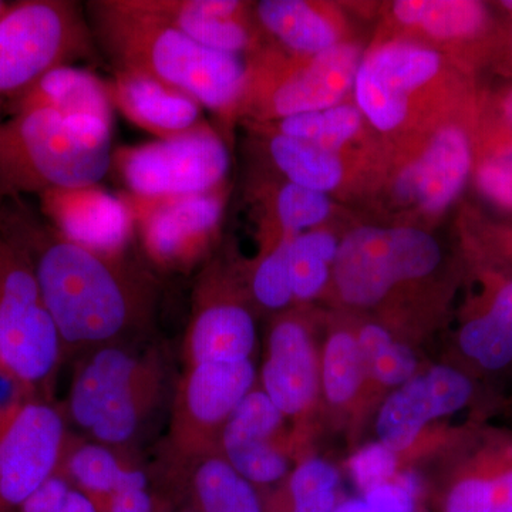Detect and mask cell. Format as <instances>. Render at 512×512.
I'll use <instances>...</instances> for the list:
<instances>
[{"label":"cell","instance_id":"1","mask_svg":"<svg viewBox=\"0 0 512 512\" xmlns=\"http://www.w3.org/2000/svg\"><path fill=\"white\" fill-rule=\"evenodd\" d=\"M0 231L29 259L63 357L146 342L156 281L127 252L106 255L74 244L22 197L0 201Z\"/></svg>","mask_w":512,"mask_h":512},{"label":"cell","instance_id":"2","mask_svg":"<svg viewBox=\"0 0 512 512\" xmlns=\"http://www.w3.org/2000/svg\"><path fill=\"white\" fill-rule=\"evenodd\" d=\"M89 12L117 72L153 77L222 116L244 99L249 73L241 57L200 45L134 0L92 2Z\"/></svg>","mask_w":512,"mask_h":512},{"label":"cell","instance_id":"3","mask_svg":"<svg viewBox=\"0 0 512 512\" xmlns=\"http://www.w3.org/2000/svg\"><path fill=\"white\" fill-rule=\"evenodd\" d=\"M111 128L52 110L0 120V201L99 184L113 165Z\"/></svg>","mask_w":512,"mask_h":512},{"label":"cell","instance_id":"4","mask_svg":"<svg viewBox=\"0 0 512 512\" xmlns=\"http://www.w3.org/2000/svg\"><path fill=\"white\" fill-rule=\"evenodd\" d=\"M168 379L163 353L147 342L94 349L74 369L70 419L89 439L124 450L163 406Z\"/></svg>","mask_w":512,"mask_h":512},{"label":"cell","instance_id":"5","mask_svg":"<svg viewBox=\"0 0 512 512\" xmlns=\"http://www.w3.org/2000/svg\"><path fill=\"white\" fill-rule=\"evenodd\" d=\"M90 49L89 29L76 3L23 0L8 5L0 16V106Z\"/></svg>","mask_w":512,"mask_h":512},{"label":"cell","instance_id":"6","mask_svg":"<svg viewBox=\"0 0 512 512\" xmlns=\"http://www.w3.org/2000/svg\"><path fill=\"white\" fill-rule=\"evenodd\" d=\"M62 359L59 332L32 265L0 231V362L46 399Z\"/></svg>","mask_w":512,"mask_h":512},{"label":"cell","instance_id":"7","mask_svg":"<svg viewBox=\"0 0 512 512\" xmlns=\"http://www.w3.org/2000/svg\"><path fill=\"white\" fill-rule=\"evenodd\" d=\"M113 165L127 195L161 200L221 188L228 173L229 151L217 131L200 123L178 136L117 148Z\"/></svg>","mask_w":512,"mask_h":512},{"label":"cell","instance_id":"8","mask_svg":"<svg viewBox=\"0 0 512 512\" xmlns=\"http://www.w3.org/2000/svg\"><path fill=\"white\" fill-rule=\"evenodd\" d=\"M256 379L252 360L202 363L185 369L171 403L164 453L168 473L218 451L222 429L239 403L258 384Z\"/></svg>","mask_w":512,"mask_h":512},{"label":"cell","instance_id":"9","mask_svg":"<svg viewBox=\"0 0 512 512\" xmlns=\"http://www.w3.org/2000/svg\"><path fill=\"white\" fill-rule=\"evenodd\" d=\"M477 377L456 363L424 366L413 379L387 394L376 410L377 441L410 461L431 424L471 407Z\"/></svg>","mask_w":512,"mask_h":512},{"label":"cell","instance_id":"10","mask_svg":"<svg viewBox=\"0 0 512 512\" xmlns=\"http://www.w3.org/2000/svg\"><path fill=\"white\" fill-rule=\"evenodd\" d=\"M148 261L167 271L192 268L220 228L222 187L185 197L140 200L126 195Z\"/></svg>","mask_w":512,"mask_h":512},{"label":"cell","instance_id":"11","mask_svg":"<svg viewBox=\"0 0 512 512\" xmlns=\"http://www.w3.org/2000/svg\"><path fill=\"white\" fill-rule=\"evenodd\" d=\"M259 377L258 386L291 421L302 447L320 406L319 342L308 320L285 313L272 322Z\"/></svg>","mask_w":512,"mask_h":512},{"label":"cell","instance_id":"12","mask_svg":"<svg viewBox=\"0 0 512 512\" xmlns=\"http://www.w3.org/2000/svg\"><path fill=\"white\" fill-rule=\"evenodd\" d=\"M66 419L49 400L23 407L0 441V512H16L59 473L66 448Z\"/></svg>","mask_w":512,"mask_h":512},{"label":"cell","instance_id":"13","mask_svg":"<svg viewBox=\"0 0 512 512\" xmlns=\"http://www.w3.org/2000/svg\"><path fill=\"white\" fill-rule=\"evenodd\" d=\"M436 50L410 42H389L367 53L357 69V109L383 133L399 130L410 116L412 94L433 82L441 70Z\"/></svg>","mask_w":512,"mask_h":512},{"label":"cell","instance_id":"14","mask_svg":"<svg viewBox=\"0 0 512 512\" xmlns=\"http://www.w3.org/2000/svg\"><path fill=\"white\" fill-rule=\"evenodd\" d=\"M286 423L256 384L222 429L218 451L255 487L282 483L292 471L296 450L302 448Z\"/></svg>","mask_w":512,"mask_h":512},{"label":"cell","instance_id":"15","mask_svg":"<svg viewBox=\"0 0 512 512\" xmlns=\"http://www.w3.org/2000/svg\"><path fill=\"white\" fill-rule=\"evenodd\" d=\"M256 340L251 309L217 269L208 268L195 289L183 345L185 367L247 362L254 356Z\"/></svg>","mask_w":512,"mask_h":512},{"label":"cell","instance_id":"16","mask_svg":"<svg viewBox=\"0 0 512 512\" xmlns=\"http://www.w3.org/2000/svg\"><path fill=\"white\" fill-rule=\"evenodd\" d=\"M436 477L427 485L437 512H500L494 474V426L468 423L436 448Z\"/></svg>","mask_w":512,"mask_h":512},{"label":"cell","instance_id":"17","mask_svg":"<svg viewBox=\"0 0 512 512\" xmlns=\"http://www.w3.org/2000/svg\"><path fill=\"white\" fill-rule=\"evenodd\" d=\"M360 52L356 46L338 43L309 57L298 69L272 72L266 69L256 80V103L265 116L285 119L295 114L338 106L355 84Z\"/></svg>","mask_w":512,"mask_h":512},{"label":"cell","instance_id":"18","mask_svg":"<svg viewBox=\"0 0 512 512\" xmlns=\"http://www.w3.org/2000/svg\"><path fill=\"white\" fill-rule=\"evenodd\" d=\"M40 212L64 238L106 255L126 254L136 222L126 195L99 184L39 195Z\"/></svg>","mask_w":512,"mask_h":512},{"label":"cell","instance_id":"19","mask_svg":"<svg viewBox=\"0 0 512 512\" xmlns=\"http://www.w3.org/2000/svg\"><path fill=\"white\" fill-rule=\"evenodd\" d=\"M483 281L456 333V365L477 379L512 367V271L495 266Z\"/></svg>","mask_w":512,"mask_h":512},{"label":"cell","instance_id":"20","mask_svg":"<svg viewBox=\"0 0 512 512\" xmlns=\"http://www.w3.org/2000/svg\"><path fill=\"white\" fill-rule=\"evenodd\" d=\"M402 281L390 228L359 227L339 242L330 282L349 308H377L404 286Z\"/></svg>","mask_w":512,"mask_h":512},{"label":"cell","instance_id":"21","mask_svg":"<svg viewBox=\"0 0 512 512\" xmlns=\"http://www.w3.org/2000/svg\"><path fill=\"white\" fill-rule=\"evenodd\" d=\"M109 90L114 109L157 138L187 133L201 123L197 100L153 77L116 70Z\"/></svg>","mask_w":512,"mask_h":512},{"label":"cell","instance_id":"22","mask_svg":"<svg viewBox=\"0 0 512 512\" xmlns=\"http://www.w3.org/2000/svg\"><path fill=\"white\" fill-rule=\"evenodd\" d=\"M134 3L143 12L208 49L239 56L252 45L244 3L237 0H134Z\"/></svg>","mask_w":512,"mask_h":512},{"label":"cell","instance_id":"23","mask_svg":"<svg viewBox=\"0 0 512 512\" xmlns=\"http://www.w3.org/2000/svg\"><path fill=\"white\" fill-rule=\"evenodd\" d=\"M320 406L336 423L353 424L373 409L355 326L329 329L319 345Z\"/></svg>","mask_w":512,"mask_h":512},{"label":"cell","instance_id":"24","mask_svg":"<svg viewBox=\"0 0 512 512\" xmlns=\"http://www.w3.org/2000/svg\"><path fill=\"white\" fill-rule=\"evenodd\" d=\"M10 114L28 110H52L63 116H90L113 126L114 106L109 84L96 74L64 66L40 77L22 96L9 104Z\"/></svg>","mask_w":512,"mask_h":512},{"label":"cell","instance_id":"25","mask_svg":"<svg viewBox=\"0 0 512 512\" xmlns=\"http://www.w3.org/2000/svg\"><path fill=\"white\" fill-rule=\"evenodd\" d=\"M412 163L417 180L416 204L430 214L446 210L470 175L473 154L466 131L458 126L441 128Z\"/></svg>","mask_w":512,"mask_h":512},{"label":"cell","instance_id":"26","mask_svg":"<svg viewBox=\"0 0 512 512\" xmlns=\"http://www.w3.org/2000/svg\"><path fill=\"white\" fill-rule=\"evenodd\" d=\"M170 474L175 483L183 485L194 512H265L255 485L220 451L205 454Z\"/></svg>","mask_w":512,"mask_h":512},{"label":"cell","instance_id":"27","mask_svg":"<svg viewBox=\"0 0 512 512\" xmlns=\"http://www.w3.org/2000/svg\"><path fill=\"white\" fill-rule=\"evenodd\" d=\"M357 345L365 367L373 409L397 387L413 379L423 369L416 349L393 330L376 320L356 326Z\"/></svg>","mask_w":512,"mask_h":512},{"label":"cell","instance_id":"28","mask_svg":"<svg viewBox=\"0 0 512 512\" xmlns=\"http://www.w3.org/2000/svg\"><path fill=\"white\" fill-rule=\"evenodd\" d=\"M259 23L292 52L309 57L338 45V32L311 3L262 0L256 5Z\"/></svg>","mask_w":512,"mask_h":512},{"label":"cell","instance_id":"29","mask_svg":"<svg viewBox=\"0 0 512 512\" xmlns=\"http://www.w3.org/2000/svg\"><path fill=\"white\" fill-rule=\"evenodd\" d=\"M130 464L124 460L123 451L69 436L59 474L104 512Z\"/></svg>","mask_w":512,"mask_h":512},{"label":"cell","instance_id":"30","mask_svg":"<svg viewBox=\"0 0 512 512\" xmlns=\"http://www.w3.org/2000/svg\"><path fill=\"white\" fill-rule=\"evenodd\" d=\"M394 18L440 40L473 37L487 23V9L474 0H399Z\"/></svg>","mask_w":512,"mask_h":512},{"label":"cell","instance_id":"31","mask_svg":"<svg viewBox=\"0 0 512 512\" xmlns=\"http://www.w3.org/2000/svg\"><path fill=\"white\" fill-rule=\"evenodd\" d=\"M269 153L288 183L319 192L336 190L345 177L339 154L329 153L315 144L276 133L269 140Z\"/></svg>","mask_w":512,"mask_h":512},{"label":"cell","instance_id":"32","mask_svg":"<svg viewBox=\"0 0 512 512\" xmlns=\"http://www.w3.org/2000/svg\"><path fill=\"white\" fill-rule=\"evenodd\" d=\"M339 485V470L330 461L305 457L285 478L268 512H335Z\"/></svg>","mask_w":512,"mask_h":512},{"label":"cell","instance_id":"33","mask_svg":"<svg viewBox=\"0 0 512 512\" xmlns=\"http://www.w3.org/2000/svg\"><path fill=\"white\" fill-rule=\"evenodd\" d=\"M339 242L326 231H306L289 242V266L293 298L309 302L318 298L332 281V268Z\"/></svg>","mask_w":512,"mask_h":512},{"label":"cell","instance_id":"34","mask_svg":"<svg viewBox=\"0 0 512 512\" xmlns=\"http://www.w3.org/2000/svg\"><path fill=\"white\" fill-rule=\"evenodd\" d=\"M360 110L350 104H338L332 109L309 111L279 120V134L315 144L329 153L339 154L340 148L356 137L362 127Z\"/></svg>","mask_w":512,"mask_h":512},{"label":"cell","instance_id":"35","mask_svg":"<svg viewBox=\"0 0 512 512\" xmlns=\"http://www.w3.org/2000/svg\"><path fill=\"white\" fill-rule=\"evenodd\" d=\"M292 237H282L269 247L256 262L249 293L254 302L269 312H282L295 302L293 298L289 242Z\"/></svg>","mask_w":512,"mask_h":512},{"label":"cell","instance_id":"36","mask_svg":"<svg viewBox=\"0 0 512 512\" xmlns=\"http://www.w3.org/2000/svg\"><path fill=\"white\" fill-rule=\"evenodd\" d=\"M330 210L328 194L301 185L286 183L276 195L275 212L282 237H295L315 228L329 217Z\"/></svg>","mask_w":512,"mask_h":512},{"label":"cell","instance_id":"37","mask_svg":"<svg viewBox=\"0 0 512 512\" xmlns=\"http://www.w3.org/2000/svg\"><path fill=\"white\" fill-rule=\"evenodd\" d=\"M348 467L353 483L363 494L377 484L392 480L407 466H404L402 456L376 440L357 448L349 458Z\"/></svg>","mask_w":512,"mask_h":512},{"label":"cell","instance_id":"38","mask_svg":"<svg viewBox=\"0 0 512 512\" xmlns=\"http://www.w3.org/2000/svg\"><path fill=\"white\" fill-rule=\"evenodd\" d=\"M158 501L150 491L147 471L131 463L104 512H158Z\"/></svg>","mask_w":512,"mask_h":512},{"label":"cell","instance_id":"39","mask_svg":"<svg viewBox=\"0 0 512 512\" xmlns=\"http://www.w3.org/2000/svg\"><path fill=\"white\" fill-rule=\"evenodd\" d=\"M33 399H37L35 393L0 362V441L15 423L23 407Z\"/></svg>","mask_w":512,"mask_h":512},{"label":"cell","instance_id":"40","mask_svg":"<svg viewBox=\"0 0 512 512\" xmlns=\"http://www.w3.org/2000/svg\"><path fill=\"white\" fill-rule=\"evenodd\" d=\"M477 183L485 197L512 210V171L501 154L487 158L480 164Z\"/></svg>","mask_w":512,"mask_h":512},{"label":"cell","instance_id":"41","mask_svg":"<svg viewBox=\"0 0 512 512\" xmlns=\"http://www.w3.org/2000/svg\"><path fill=\"white\" fill-rule=\"evenodd\" d=\"M362 500L377 512H417L420 500L396 480L369 488Z\"/></svg>","mask_w":512,"mask_h":512},{"label":"cell","instance_id":"42","mask_svg":"<svg viewBox=\"0 0 512 512\" xmlns=\"http://www.w3.org/2000/svg\"><path fill=\"white\" fill-rule=\"evenodd\" d=\"M70 488L72 485L69 481L62 474L57 473L35 494L30 495L16 512H63Z\"/></svg>","mask_w":512,"mask_h":512},{"label":"cell","instance_id":"43","mask_svg":"<svg viewBox=\"0 0 512 512\" xmlns=\"http://www.w3.org/2000/svg\"><path fill=\"white\" fill-rule=\"evenodd\" d=\"M63 512H100L99 507L94 504L92 498L87 497L77 488H70L67 494L66 504H64Z\"/></svg>","mask_w":512,"mask_h":512},{"label":"cell","instance_id":"44","mask_svg":"<svg viewBox=\"0 0 512 512\" xmlns=\"http://www.w3.org/2000/svg\"><path fill=\"white\" fill-rule=\"evenodd\" d=\"M335 512H377L366 504L365 501L360 498H352V500L342 501L336 508Z\"/></svg>","mask_w":512,"mask_h":512},{"label":"cell","instance_id":"45","mask_svg":"<svg viewBox=\"0 0 512 512\" xmlns=\"http://www.w3.org/2000/svg\"><path fill=\"white\" fill-rule=\"evenodd\" d=\"M504 119L512 126V89L505 94L503 103H501Z\"/></svg>","mask_w":512,"mask_h":512},{"label":"cell","instance_id":"46","mask_svg":"<svg viewBox=\"0 0 512 512\" xmlns=\"http://www.w3.org/2000/svg\"><path fill=\"white\" fill-rule=\"evenodd\" d=\"M504 264L511 265L510 268L512 269V242L510 244V247L505 249L504 258H503V265Z\"/></svg>","mask_w":512,"mask_h":512},{"label":"cell","instance_id":"47","mask_svg":"<svg viewBox=\"0 0 512 512\" xmlns=\"http://www.w3.org/2000/svg\"><path fill=\"white\" fill-rule=\"evenodd\" d=\"M501 156L507 160L508 165H510L511 171H512V144L510 147L507 148V150L503 151L501 153Z\"/></svg>","mask_w":512,"mask_h":512},{"label":"cell","instance_id":"48","mask_svg":"<svg viewBox=\"0 0 512 512\" xmlns=\"http://www.w3.org/2000/svg\"><path fill=\"white\" fill-rule=\"evenodd\" d=\"M9 3L2 2L0 0V16H2V13L5 12L6 8H8Z\"/></svg>","mask_w":512,"mask_h":512},{"label":"cell","instance_id":"49","mask_svg":"<svg viewBox=\"0 0 512 512\" xmlns=\"http://www.w3.org/2000/svg\"><path fill=\"white\" fill-rule=\"evenodd\" d=\"M158 512H171V511H168L167 508H160V510H158ZM175 512H194L191 510H180V511H175Z\"/></svg>","mask_w":512,"mask_h":512},{"label":"cell","instance_id":"50","mask_svg":"<svg viewBox=\"0 0 512 512\" xmlns=\"http://www.w3.org/2000/svg\"><path fill=\"white\" fill-rule=\"evenodd\" d=\"M503 6L505 9H508V10H512V0H510V2H503Z\"/></svg>","mask_w":512,"mask_h":512}]
</instances>
